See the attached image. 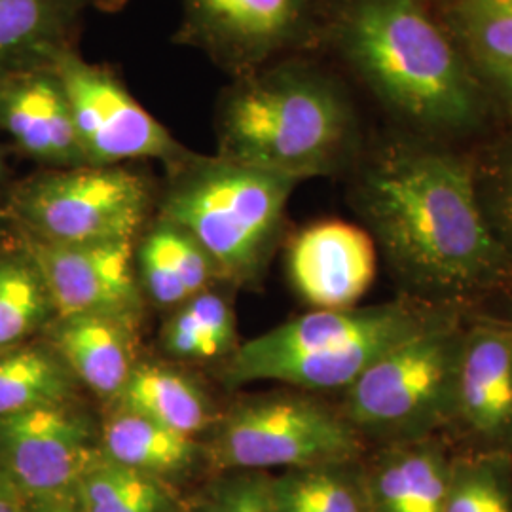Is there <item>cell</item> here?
<instances>
[{
    "instance_id": "e575fe53",
    "label": "cell",
    "mask_w": 512,
    "mask_h": 512,
    "mask_svg": "<svg viewBox=\"0 0 512 512\" xmlns=\"http://www.w3.org/2000/svg\"><path fill=\"white\" fill-rule=\"evenodd\" d=\"M82 2L88 8H95L101 12H118L128 4V0H82Z\"/></svg>"
},
{
    "instance_id": "2e32d148",
    "label": "cell",
    "mask_w": 512,
    "mask_h": 512,
    "mask_svg": "<svg viewBox=\"0 0 512 512\" xmlns=\"http://www.w3.org/2000/svg\"><path fill=\"white\" fill-rule=\"evenodd\" d=\"M452 461L454 450L442 435L368 448L370 512H444Z\"/></svg>"
},
{
    "instance_id": "836d02e7",
    "label": "cell",
    "mask_w": 512,
    "mask_h": 512,
    "mask_svg": "<svg viewBox=\"0 0 512 512\" xmlns=\"http://www.w3.org/2000/svg\"><path fill=\"white\" fill-rule=\"evenodd\" d=\"M179 512H219V507H217V503L211 499V495L207 494V492H203V494L196 495V497L190 499V501H183L181 511Z\"/></svg>"
},
{
    "instance_id": "9c48e42d",
    "label": "cell",
    "mask_w": 512,
    "mask_h": 512,
    "mask_svg": "<svg viewBox=\"0 0 512 512\" xmlns=\"http://www.w3.org/2000/svg\"><path fill=\"white\" fill-rule=\"evenodd\" d=\"M54 69L67 95L86 164L156 160L169 169L190 156L192 150L131 95L114 71L86 61L78 50L61 55Z\"/></svg>"
},
{
    "instance_id": "3957f363",
    "label": "cell",
    "mask_w": 512,
    "mask_h": 512,
    "mask_svg": "<svg viewBox=\"0 0 512 512\" xmlns=\"http://www.w3.org/2000/svg\"><path fill=\"white\" fill-rule=\"evenodd\" d=\"M217 156L298 183L359 160V120L344 86L304 61L268 63L222 93Z\"/></svg>"
},
{
    "instance_id": "4316f807",
    "label": "cell",
    "mask_w": 512,
    "mask_h": 512,
    "mask_svg": "<svg viewBox=\"0 0 512 512\" xmlns=\"http://www.w3.org/2000/svg\"><path fill=\"white\" fill-rule=\"evenodd\" d=\"M450 14L478 73L512 65V0H456Z\"/></svg>"
},
{
    "instance_id": "83f0119b",
    "label": "cell",
    "mask_w": 512,
    "mask_h": 512,
    "mask_svg": "<svg viewBox=\"0 0 512 512\" xmlns=\"http://www.w3.org/2000/svg\"><path fill=\"white\" fill-rule=\"evenodd\" d=\"M475 186L486 224L512 266V131L475 152Z\"/></svg>"
},
{
    "instance_id": "cb8c5ba5",
    "label": "cell",
    "mask_w": 512,
    "mask_h": 512,
    "mask_svg": "<svg viewBox=\"0 0 512 512\" xmlns=\"http://www.w3.org/2000/svg\"><path fill=\"white\" fill-rule=\"evenodd\" d=\"M160 340L177 361H226L239 346L236 313L224 296L205 291L175 308Z\"/></svg>"
},
{
    "instance_id": "4dcf8cb0",
    "label": "cell",
    "mask_w": 512,
    "mask_h": 512,
    "mask_svg": "<svg viewBox=\"0 0 512 512\" xmlns=\"http://www.w3.org/2000/svg\"><path fill=\"white\" fill-rule=\"evenodd\" d=\"M27 512H78L73 494L27 501Z\"/></svg>"
},
{
    "instance_id": "7a4b0ae2",
    "label": "cell",
    "mask_w": 512,
    "mask_h": 512,
    "mask_svg": "<svg viewBox=\"0 0 512 512\" xmlns=\"http://www.w3.org/2000/svg\"><path fill=\"white\" fill-rule=\"evenodd\" d=\"M334 37L351 69L414 135L450 143L484 126L478 78L420 0H348Z\"/></svg>"
},
{
    "instance_id": "5bb4252c",
    "label": "cell",
    "mask_w": 512,
    "mask_h": 512,
    "mask_svg": "<svg viewBox=\"0 0 512 512\" xmlns=\"http://www.w3.org/2000/svg\"><path fill=\"white\" fill-rule=\"evenodd\" d=\"M378 256L363 226L319 220L291 239L287 272L294 291L315 310H346L357 306L374 283Z\"/></svg>"
},
{
    "instance_id": "603a6c76",
    "label": "cell",
    "mask_w": 512,
    "mask_h": 512,
    "mask_svg": "<svg viewBox=\"0 0 512 512\" xmlns=\"http://www.w3.org/2000/svg\"><path fill=\"white\" fill-rule=\"evenodd\" d=\"M54 319L40 270L12 234V245H0V351L33 340Z\"/></svg>"
},
{
    "instance_id": "8d00e7d4",
    "label": "cell",
    "mask_w": 512,
    "mask_h": 512,
    "mask_svg": "<svg viewBox=\"0 0 512 512\" xmlns=\"http://www.w3.org/2000/svg\"><path fill=\"white\" fill-rule=\"evenodd\" d=\"M4 179V162H2V156H0V183Z\"/></svg>"
},
{
    "instance_id": "8fae6325",
    "label": "cell",
    "mask_w": 512,
    "mask_h": 512,
    "mask_svg": "<svg viewBox=\"0 0 512 512\" xmlns=\"http://www.w3.org/2000/svg\"><path fill=\"white\" fill-rule=\"evenodd\" d=\"M101 456L99 425L76 401L0 418V476L25 501L73 494Z\"/></svg>"
},
{
    "instance_id": "44dd1931",
    "label": "cell",
    "mask_w": 512,
    "mask_h": 512,
    "mask_svg": "<svg viewBox=\"0 0 512 512\" xmlns=\"http://www.w3.org/2000/svg\"><path fill=\"white\" fill-rule=\"evenodd\" d=\"M80 387L46 338L0 351V418L42 404L71 403Z\"/></svg>"
},
{
    "instance_id": "ffe728a7",
    "label": "cell",
    "mask_w": 512,
    "mask_h": 512,
    "mask_svg": "<svg viewBox=\"0 0 512 512\" xmlns=\"http://www.w3.org/2000/svg\"><path fill=\"white\" fill-rule=\"evenodd\" d=\"M109 406L126 408L196 439L211 431L220 416L209 393L192 376L150 361L137 363L128 384Z\"/></svg>"
},
{
    "instance_id": "ac0fdd59",
    "label": "cell",
    "mask_w": 512,
    "mask_h": 512,
    "mask_svg": "<svg viewBox=\"0 0 512 512\" xmlns=\"http://www.w3.org/2000/svg\"><path fill=\"white\" fill-rule=\"evenodd\" d=\"M82 0H0V76L54 69L76 50Z\"/></svg>"
},
{
    "instance_id": "30bf717a",
    "label": "cell",
    "mask_w": 512,
    "mask_h": 512,
    "mask_svg": "<svg viewBox=\"0 0 512 512\" xmlns=\"http://www.w3.org/2000/svg\"><path fill=\"white\" fill-rule=\"evenodd\" d=\"M442 437L454 452L512 456V310L467 313Z\"/></svg>"
},
{
    "instance_id": "f546056e",
    "label": "cell",
    "mask_w": 512,
    "mask_h": 512,
    "mask_svg": "<svg viewBox=\"0 0 512 512\" xmlns=\"http://www.w3.org/2000/svg\"><path fill=\"white\" fill-rule=\"evenodd\" d=\"M205 492L219 512H277L272 495V475L262 471L220 473Z\"/></svg>"
},
{
    "instance_id": "d590c367",
    "label": "cell",
    "mask_w": 512,
    "mask_h": 512,
    "mask_svg": "<svg viewBox=\"0 0 512 512\" xmlns=\"http://www.w3.org/2000/svg\"><path fill=\"white\" fill-rule=\"evenodd\" d=\"M14 234V226H12V220L8 217V213L4 209H0V245L2 241Z\"/></svg>"
},
{
    "instance_id": "6da1fadb",
    "label": "cell",
    "mask_w": 512,
    "mask_h": 512,
    "mask_svg": "<svg viewBox=\"0 0 512 512\" xmlns=\"http://www.w3.org/2000/svg\"><path fill=\"white\" fill-rule=\"evenodd\" d=\"M349 200L397 296L444 310L512 304V266L482 215L475 152L395 135L361 152Z\"/></svg>"
},
{
    "instance_id": "e0dca14e",
    "label": "cell",
    "mask_w": 512,
    "mask_h": 512,
    "mask_svg": "<svg viewBox=\"0 0 512 512\" xmlns=\"http://www.w3.org/2000/svg\"><path fill=\"white\" fill-rule=\"evenodd\" d=\"M141 319L131 315L55 317L44 334L78 384L110 404L139 363Z\"/></svg>"
},
{
    "instance_id": "9a60e30c",
    "label": "cell",
    "mask_w": 512,
    "mask_h": 512,
    "mask_svg": "<svg viewBox=\"0 0 512 512\" xmlns=\"http://www.w3.org/2000/svg\"><path fill=\"white\" fill-rule=\"evenodd\" d=\"M0 131L44 169L88 165L55 69L0 76Z\"/></svg>"
},
{
    "instance_id": "f1b7e54d",
    "label": "cell",
    "mask_w": 512,
    "mask_h": 512,
    "mask_svg": "<svg viewBox=\"0 0 512 512\" xmlns=\"http://www.w3.org/2000/svg\"><path fill=\"white\" fill-rule=\"evenodd\" d=\"M135 264L143 293L156 306L179 308L190 300L171 255L162 220L156 219L145 228L139 249H135Z\"/></svg>"
},
{
    "instance_id": "5b68a950",
    "label": "cell",
    "mask_w": 512,
    "mask_h": 512,
    "mask_svg": "<svg viewBox=\"0 0 512 512\" xmlns=\"http://www.w3.org/2000/svg\"><path fill=\"white\" fill-rule=\"evenodd\" d=\"M167 173L158 219L196 239L220 279L256 287L274 258L287 203L300 183L196 152Z\"/></svg>"
},
{
    "instance_id": "ba28073f",
    "label": "cell",
    "mask_w": 512,
    "mask_h": 512,
    "mask_svg": "<svg viewBox=\"0 0 512 512\" xmlns=\"http://www.w3.org/2000/svg\"><path fill=\"white\" fill-rule=\"evenodd\" d=\"M154 207L152 186L128 165L40 169L14 184V230L52 243L135 241Z\"/></svg>"
},
{
    "instance_id": "d6986e66",
    "label": "cell",
    "mask_w": 512,
    "mask_h": 512,
    "mask_svg": "<svg viewBox=\"0 0 512 512\" xmlns=\"http://www.w3.org/2000/svg\"><path fill=\"white\" fill-rule=\"evenodd\" d=\"M99 444L103 458L173 486L207 463L202 440L118 406L101 421Z\"/></svg>"
},
{
    "instance_id": "277c9868",
    "label": "cell",
    "mask_w": 512,
    "mask_h": 512,
    "mask_svg": "<svg viewBox=\"0 0 512 512\" xmlns=\"http://www.w3.org/2000/svg\"><path fill=\"white\" fill-rule=\"evenodd\" d=\"M442 311L403 296L376 306L308 311L239 344L226 359L220 380L232 389L279 382L317 395L342 393L368 366Z\"/></svg>"
},
{
    "instance_id": "7402d4cb",
    "label": "cell",
    "mask_w": 512,
    "mask_h": 512,
    "mask_svg": "<svg viewBox=\"0 0 512 512\" xmlns=\"http://www.w3.org/2000/svg\"><path fill=\"white\" fill-rule=\"evenodd\" d=\"M277 512H370L363 458L272 475Z\"/></svg>"
},
{
    "instance_id": "d4e9b609",
    "label": "cell",
    "mask_w": 512,
    "mask_h": 512,
    "mask_svg": "<svg viewBox=\"0 0 512 512\" xmlns=\"http://www.w3.org/2000/svg\"><path fill=\"white\" fill-rule=\"evenodd\" d=\"M78 512H179L177 486L97 459L73 490Z\"/></svg>"
},
{
    "instance_id": "484cf974",
    "label": "cell",
    "mask_w": 512,
    "mask_h": 512,
    "mask_svg": "<svg viewBox=\"0 0 512 512\" xmlns=\"http://www.w3.org/2000/svg\"><path fill=\"white\" fill-rule=\"evenodd\" d=\"M444 512H512V456L454 452Z\"/></svg>"
},
{
    "instance_id": "8992f818",
    "label": "cell",
    "mask_w": 512,
    "mask_h": 512,
    "mask_svg": "<svg viewBox=\"0 0 512 512\" xmlns=\"http://www.w3.org/2000/svg\"><path fill=\"white\" fill-rule=\"evenodd\" d=\"M467 313L442 311L342 391L338 406L368 448L444 433Z\"/></svg>"
},
{
    "instance_id": "7c38bea8",
    "label": "cell",
    "mask_w": 512,
    "mask_h": 512,
    "mask_svg": "<svg viewBox=\"0 0 512 512\" xmlns=\"http://www.w3.org/2000/svg\"><path fill=\"white\" fill-rule=\"evenodd\" d=\"M313 0H181L177 40L238 78L308 35Z\"/></svg>"
},
{
    "instance_id": "1f68e13d",
    "label": "cell",
    "mask_w": 512,
    "mask_h": 512,
    "mask_svg": "<svg viewBox=\"0 0 512 512\" xmlns=\"http://www.w3.org/2000/svg\"><path fill=\"white\" fill-rule=\"evenodd\" d=\"M482 78L490 84V88L497 92L501 99L512 105V65H507L503 69H497L492 73L482 74Z\"/></svg>"
},
{
    "instance_id": "52a82bcc",
    "label": "cell",
    "mask_w": 512,
    "mask_h": 512,
    "mask_svg": "<svg viewBox=\"0 0 512 512\" xmlns=\"http://www.w3.org/2000/svg\"><path fill=\"white\" fill-rule=\"evenodd\" d=\"M209 433L205 459L219 473L355 461L368 450L338 404L293 387L239 401Z\"/></svg>"
},
{
    "instance_id": "d6a6232c",
    "label": "cell",
    "mask_w": 512,
    "mask_h": 512,
    "mask_svg": "<svg viewBox=\"0 0 512 512\" xmlns=\"http://www.w3.org/2000/svg\"><path fill=\"white\" fill-rule=\"evenodd\" d=\"M0 512H27V501L0 476Z\"/></svg>"
},
{
    "instance_id": "4fadbf2b",
    "label": "cell",
    "mask_w": 512,
    "mask_h": 512,
    "mask_svg": "<svg viewBox=\"0 0 512 512\" xmlns=\"http://www.w3.org/2000/svg\"><path fill=\"white\" fill-rule=\"evenodd\" d=\"M14 238L35 260L55 317H143L145 293L137 275L135 241L52 243L18 230Z\"/></svg>"
}]
</instances>
